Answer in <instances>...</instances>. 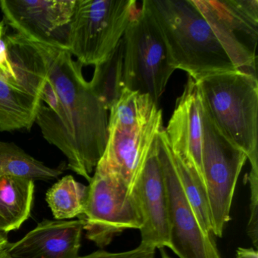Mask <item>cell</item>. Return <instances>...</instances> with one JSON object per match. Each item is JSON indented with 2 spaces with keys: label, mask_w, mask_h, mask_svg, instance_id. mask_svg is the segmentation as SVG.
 Instances as JSON below:
<instances>
[{
  "label": "cell",
  "mask_w": 258,
  "mask_h": 258,
  "mask_svg": "<svg viewBox=\"0 0 258 258\" xmlns=\"http://www.w3.org/2000/svg\"><path fill=\"white\" fill-rule=\"evenodd\" d=\"M33 42L39 52L34 73L41 102L35 123L67 158L68 168L90 182L106 146L108 111L67 48Z\"/></svg>",
  "instance_id": "6da1fadb"
},
{
  "label": "cell",
  "mask_w": 258,
  "mask_h": 258,
  "mask_svg": "<svg viewBox=\"0 0 258 258\" xmlns=\"http://www.w3.org/2000/svg\"><path fill=\"white\" fill-rule=\"evenodd\" d=\"M141 7L158 28L175 70L196 83L237 70L193 0H143Z\"/></svg>",
  "instance_id": "7a4b0ae2"
},
{
  "label": "cell",
  "mask_w": 258,
  "mask_h": 258,
  "mask_svg": "<svg viewBox=\"0 0 258 258\" xmlns=\"http://www.w3.org/2000/svg\"><path fill=\"white\" fill-rule=\"evenodd\" d=\"M197 85L204 111L222 135L247 158L257 154L256 75L237 69L211 75Z\"/></svg>",
  "instance_id": "3957f363"
},
{
  "label": "cell",
  "mask_w": 258,
  "mask_h": 258,
  "mask_svg": "<svg viewBox=\"0 0 258 258\" xmlns=\"http://www.w3.org/2000/svg\"><path fill=\"white\" fill-rule=\"evenodd\" d=\"M140 12L135 0H76L66 46L81 66L105 61Z\"/></svg>",
  "instance_id": "277c9868"
},
{
  "label": "cell",
  "mask_w": 258,
  "mask_h": 258,
  "mask_svg": "<svg viewBox=\"0 0 258 258\" xmlns=\"http://www.w3.org/2000/svg\"><path fill=\"white\" fill-rule=\"evenodd\" d=\"M126 89L147 94L158 105L175 69L158 28L143 7L123 38Z\"/></svg>",
  "instance_id": "5b68a950"
},
{
  "label": "cell",
  "mask_w": 258,
  "mask_h": 258,
  "mask_svg": "<svg viewBox=\"0 0 258 258\" xmlns=\"http://www.w3.org/2000/svg\"><path fill=\"white\" fill-rule=\"evenodd\" d=\"M247 160V155L222 135L202 107V172L213 235L219 238L230 220L235 187Z\"/></svg>",
  "instance_id": "8992f818"
},
{
  "label": "cell",
  "mask_w": 258,
  "mask_h": 258,
  "mask_svg": "<svg viewBox=\"0 0 258 258\" xmlns=\"http://www.w3.org/2000/svg\"><path fill=\"white\" fill-rule=\"evenodd\" d=\"M87 239L104 248L127 229H140L141 214L134 194L114 175L95 169L84 214Z\"/></svg>",
  "instance_id": "52a82bcc"
},
{
  "label": "cell",
  "mask_w": 258,
  "mask_h": 258,
  "mask_svg": "<svg viewBox=\"0 0 258 258\" xmlns=\"http://www.w3.org/2000/svg\"><path fill=\"white\" fill-rule=\"evenodd\" d=\"M238 70L256 75L257 0H193Z\"/></svg>",
  "instance_id": "ba28073f"
},
{
  "label": "cell",
  "mask_w": 258,
  "mask_h": 258,
  "mask_svg": "<svg viewBox=\"0 0 258 258\" xmlns=\"http://www.w3.org/2000/svg\"><path fill=\"white\" fill-rule=\"evenodd\" d=\"M168 201L170 244L179 258H222L214 236L201 227L179 180L164 128L157 139Z\"/></svg>",
  "instance_id": "9c48e42d"
},
{
  "label": "cell",
  "mask_w": 258,
  "mask_h": 258,
  "mask_svg": "<svg viewBox=\"0 0 258 258\" xmlns=\"http://www.w3.org/2000/svg\"><path fill=\"white\" fill-rule=\"evenodd\" d=\"M76 0H0L4 19L16 34L67 48Z\"/></svg>",
  "instance_id": "30bf717a"
},
{
  "label": "cell",
  "mask_w": 258,
  "mask_h": 258,
  "mask_svg": "<svg viewBox=\"0 0 258 258\" xmlns=\"http://www.w3.org/2000/svg\"><path fill=\"white\" fill-rule=\"evenodd\" d=\"M157 139L133 190L143 220L140 244L155 250L169 248L170 244L168 201Z\"/></svg>",
  "instance_id": "8fae6325"
},
{
  "label": "cell",
  "mask_w": 258,
  "mask_h": 258,
  "mask_svg": "<svg viewBox=\"0 0 258 258\" xmlns=\"http://www.w3.org/2000/svg\"><path fill=\"white\" fill-rule=\"evenodd\" d=\"M162 130L161 109L141 127L108 130L106 146L96 168L114 175L133 193L151 149Z\"/></svg>",
  "instance_id": "7c38bea8"
},
{
  "label": "cell",
  "mask_w": 258,
  "mask_h": 258,
  "mask_svg": "<svg viewBox=\"0 0 258 258\" xmlns=\"http://www.w3.org/2000/svg\"><path fill=\"white\" fill-rule=\"evenodd\" d=\"M164 134L173 155L192 165L204 180L202 104L197 83L189 77L182 94L176 99L174 111Z\"/></svg>",
  "instance_id": "4fadbf2b"
},
{
  "label": "cell",
  "mask_w": 258,
  "mask_h": 258,
  "mask_svg": "<svg viewBox=\"0 0 258 258\" xmlns=\"http://www.w3.org/2000/svg\"><path fill=\"white\" fill-rule=\"evenodd\" d=\"M84 225L81 219H45L6 251L10 258H78Z\"/></svg>",
  "instance_id": "5bb4252c"
},
{
  "label": "cell",
  "mask_w": 258,
  "mask_h": 258,
  "mask_svg": "<svg viewBox=\"0 0 258 258\" xmlns=\"http://www.w3.org/2000/svg\"><path fill=\"white\" fill-rule=\"evenodd\" d=\"M40 99L0 74V132L31 131Z\"/></svg>",
  "instance_id": "9a60e30c"
},
{
  "label": "cell",
  "mask_w": 258,
  "mask_h": 258,
  "mask_svg": "<svg viewBox=\"0 0 258 258\" xmlns=\"http://www.w3.org/2000/svg\"><path fill=\"white\" fill-rule=\"evenodd\" d=\"M34 181L0 176V232L19 229L29 218L34 202Z\"/></svg>",
  "instance_id": "2e32d148"
},
{
  "label": "cell",
  "mask_w": 258,
  "mask_h": 258,
  "mask_svg": "<svg viewBox=\"0 0 258 258\" xmlns=\"http://www.w3.org/2000/svg\"><path fill=\"white\" fill-rule=\"evenodd\" d=\"M64 163L50 167L28 155L14 143L0 142V176H12L30 180H53L66 170Z\"/></svg>",
  "instance_id": "e0dca14e"
},
{
  "label": "cell",
  "mask_w": 258,
  "mask_h": 258,
  "mask_svg": "<svg viewBox=\"0 0 258 258\" xmlns=\"http://www.w3.org/2000/svg\"><path fill=\"white\" fill-rule=\"evenodd\" d=\"M160 111L147 94L125 89L109 110L108 130L136 129L147 124Z\"/></svg>",
  "instance_id": "ac0fdd59"
},
{
  "label": "cell",
  "mask_w": 258,
  "mask_h": 258,
  "mask_svg": "<svg viewBox=\"0 0 258 258\" xmlns=\"http://www.w3.org/2000/svg\"><path fill=\"white\" fill-rule=\"evenodd\" d=\"M87 193L88 185L67 175L48 190L46 201L55 220H67L83 215Z\"/></svg>",
  "instance_id": "d6986e66"
},
{
  "label": "cell",
  "mask_w": 258,
  "mask_h": 258,
  "mask_svg": "<svg viewBox=\"0 0 258 258\" xmlns=\"http://www.w3.org/2000/svg\"><path fill=\"white\" fill-rule=\"evenodd\" d=\"M123 41L102 64L95 67L91 83L98 97L108 111L126 89L123 81Z\"/></svg>",
  "instance_id": "ffe728a7"
},
{
  "label": "cell",
  "mask_w": 258,
  "mask_h": 258,
  "mask_svg": "<svg viewBox=\"0 0 258 258\" xmlns=\"http://www.w3.org/2000/svg\"><path fill=\"white\" fill-rule=\"evenodd\" d=\"M155 249L140 245L132 250L122 252H109L99 250L78 258H156Z\"/></svg>",
  "instance_id": "44dd1931"
},
{
  "label": "cell",
  "mask_w": 258,
  "mask_h": 258,
  "mask_svg": "<svg viewBox=\"0 0 258 258\" xmlns=\"http://www.w3.org/2000/svg\"><path fill=\"white\" fill-rule=\"evenodd\" d=\"M0 74H2L13 82L18 83L17 77L12 66L11 60L9 55L6 36L4 34V26L1 22H0Z\"/></svg>",
  "instance_id": "7402d4cb"
},
{
  "label": "cell",
  "mask_w": 258,
  "mask_h": 258,
  "mask_svg": "<svg viewBox=\"0 0 258 258\" xmlns=\"http://www.w3.org/2000/svg\"><path fill=\"white\" fill-rule=\"evenodd\" d=\"M235 258H258L257 250L253 247H238Z\"/></svg>",
  "instance_id": "603a6c76"
},
{
  "label": "cell",
  "mask_w": 258,
  "mask_h": 258,
  "mask_svg": "<svg viewBox=\"0 0 258 258\" xmlns=\"http://www.w3.org/2000/svg\"><path fill=\"white\" fill-rule=\"evenodd\" d=\"M9 244L10 241H9L7 234L0 232V251L5 250Z\"/></svg>",
  "instance_id": "cb8c5ba5"
},
{
  "label": "cell",
  "mask_w": 258,
  "mask_h": 258,
  "mask_svg": "<svg viewBox=\"0 0 258 258\" xmlns=\"http://www.w3.org/2000/svg\"><path fill=\"white\" fill-rule=\"evenodd\" d=\"M160 250H161V258H172V257H170V256H169L168 253H167V252L165 251V250H164V248L160 249Z\"/></svg>",
  "instance_id": "d4e9b609"
},
{
  "label": "cell",
  "mask_w": 258,
  "mask_h": 258,
  "mask_svg": "<svg viewBox=\"0 0 258 258\" xmlns=\"http://www.w3.org/2000/svg\"><path fill=\"white\" fill-rule=\"evenodd\" d=\"M0 258H10V256H9L8 253L6 251V249L5 250L0 251Z\"/></svg>",
  "instance_id": "484cf974"
}]
</instances>
